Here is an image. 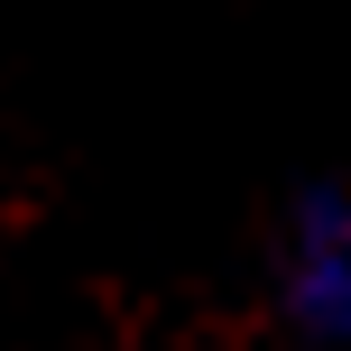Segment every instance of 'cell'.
<instances>
[{
	"mask_svg": "<svg viewBox=\"0 0 351 351\" xmlns=\"http://www.w3.org/2000/svg\"><path fill=\"white\" fill-rule=\"evenodd\" d=\"M268 324L287 351H351V167L287 185L268 231Z\"/></svg>",
	"mask_w": 351,
	"mask_h": 351,
	"instance_id": "1",
	"label": "cell"
}]
</instances>
